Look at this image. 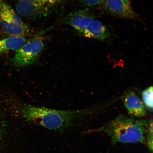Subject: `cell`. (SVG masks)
I'll list each match as a JSON object with an SVG mask.
<instances>
[{"mask_svg": "<svg viewBox=\"0 0 153 153\" xmlns=\"http://www.w3.org/2000/svg\"><path fill=\"white\" fill-rule=\"evenodd\" d=\"M122 100L130 116L139 118L146 115V112L144 105L134 92H127L122 97Z\"/></svg>", "mask_w": 153, "mask_h": 153, "instance_id": "52a82bcc", "label": "cell"}, {"mask_svg": "<svg viewBox=\"0 0 153 153\" xmlns=\"http://www.w3.org/2000/svg\"><path fill=\"white\" fill-rule=\"evenodd\" d=\"M142 98L143 103L149 109H153V88L150 86L143 91Z\"/></svg>", "mask_w": 153, "mask_h": 153, "instance_id": "8fae6325", "label": "cell"}, {"mask_svg": "<svg viewBox=\"0 0 153 153\" xmlns=\"http://www.w3.org/2000/svg\"><path fill=\"white\" fill-rule=\"evenodd\" d=\"M0 131H1V130H0Z\"/></svg>", "mask_w": 153, "mask_h": 153, "instance_id": "5bb4252c", "label": "cell"}, {"mask_svg": "<svg viewBox=\"0 0 153 153\" xmlns=\"http://www.w3.org/2000/svg\"><path fill=\"white\" fill-rule=\"evenodd\" d=\"M45 44L42 40L36 39L27 42L16 50L13 59L14 65L17 68H24L33 64L44 49Z\"/></svg>", "mask_w": 153, "mask_h": 153, "instance_id": "277c9868", "label": "cell"}, {"mask_svg": "<svg viewBox=\"0 0 153 153\" xmlns=\"http://www.w3.org/2000/svg\"><path fill=\"white\" fill-rule=\"evenodd\" d=\"M27 42L22 36H11L0 40V55L6 51L17 50Z\"/></svg>", "mask_w": 153, "mask_h": 153, "instance_id": "9c48e42d", "label": "cell"}, {"mask_svg": "<svg viewBox=\"0 0 153 153\" xmlns=\"http://www.w3.org/2000/svg\"><path fill=\"white\" fill-rule=\"evenodd\" d=\"M149 124L146 120H135L120 115L93 131L106 133L114 143H143Z\"/></svg>", "mask_w": 153, "mask_h": 153, "instance_id": "7a4b0ae2", "label": "cell"}, {"mask_svg": "<svg viewBox=\"0 0 153 153\" xmlns=\"http://www.w3.org/2000/svg\"><path fill=\"white\" fill-rule=\"evenodd\" d=\"M80 35L83 37L104 41L109 37L110 33L104 24L94 19L91 21Z\"/></svg>", "mask_w": 153, "mask_h": 153, "instance_id": "ba28073f", "label": "cell"}, {"mask_svg": "<svg viewBox=\"0 0 153 153\" xmlns=\"http://www.w3.org/2000/svg\"><path fill=\"white\" fill-rule=\"evenodd\" d=\"M94 110H60L24 105L20 107L19 114L25 121L38 124L48 129L61 131L74 125L76 120L91 113Z\"/></svg>", "mask_w": 153, "mask_h": 153, "instance_id": "6da1fadb", "label": "cell"}, {"mask_svg": "<svg viewBox=\"0 0 153 153\" xmlns=\"http://www.w3.org/2000/svg\"><path fill=\"white\" fill-rule=\"evenodd\" d=\"M148 135V145L151 151L153 150V121L151 119L149 122V126L147 133Z\"/></svg>", "mask_w": 153, "mask_h": 153, "instance_id": "7c38bea8", "label": "cell"}, {"mask_svg": "<svg viewBox=\"0 0 153 153\" xmlns=\"http://www.w3.org/2000/svg\"><path fill=\"white\" fill-rule=\"evenodd\" d=\"M95 19L93 13L87 8L71 13L67 18L69 25L81 34L91 21Z\"/></svg>", "mask_w": 153, "mask_h": 153, "instance_id": "8992f818", "label": "cell"}, {"mask_svg": "<svg viewBox=\"0 0 153 153\" xmlns=\"http://www.w3.org/2000/svg\"><path fill=\"white\" fill-rule=\"evenodd\" d=\"M0 24L4 31L12 36L24 37L29 32V28L20 16L3 1H0Z\"/></svg>", "mask_w": 153, "mask_h": 153, "instance_id": "3957f363", "label": "cell"}, {"mask_svg": "<svg viewBox=\"0 0 153 153\" xmlns=\"http://www.w3.org/2000/svg\"><path fill=\"white\" fill-rule=\"evenodd\" d=\"M104 3L106 10L113 16L129 19L137 18L129 0H105Z\"/></svg>", "mask_w": 153, "mask_h": 153, "instance_id": "5b68a950", "label": "cell"}, {"mask_svg": "<svg viewBox=\"0 0 153 153\" xmlns=\"http://www.w3.org/2000/svg\"><path fill=\"white\" fill-rule=\"evenodd\" d=\"M82 4L88 7L96 6L102 4L105 0H79Z\"/></svg>", "mask_w": 153, "mask_h": 153, "instance_id": "4fadbf2b", "label": "cell"}, {"mask_svg": "<svg viewBox=\"0 0 153 153\" xmlns=\"http://www.w3.org/2000/svg\"><path fill=\"white\" fill-rule=\"evenodd\" d=\"M17 1L27 2L39 8L53 11L62 4L65 0H17Z\"/></svg>", "mask_w": 153, "mask_h": 153, "instance_id": "30bf717a", "label": "cell"}]
</instances>
